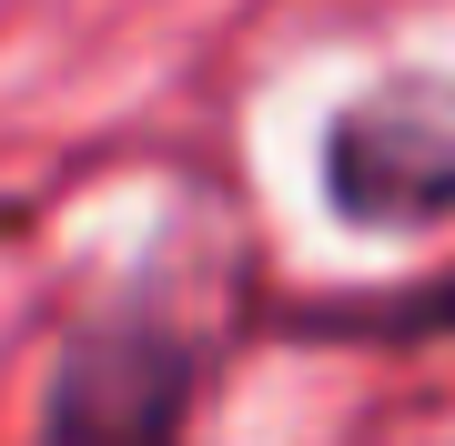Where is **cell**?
<instances>
[{"label":"cell","mask_w":455,"mask_h":446,"mask_svg":"<svg viewBox=\"0 0 455 446\" xmlns=\"http://www.w3.org/2000/svg\"><path fill=\"white\" fill-rule=\"evenodd\" d=\"M203 396V345L152 304H101L71 325L41 385V446H182Z\"/></svg>","instance_id":"obj_2"},{"label":"cell","mask_w":455,"mask_h":446,"mask_svg":"<svg viewBox=\"0 0 455 446\" xmlns=\"http://www.w3.org/2000/svg\"><path fill=\"white\" fill-rule=\"evenodd\" d=\"M324 214L374 244H415L455 223V82L445 71H374L324 112L314 142Z\"/></svg>","instance_id":"obj_1"}]
</instances>
